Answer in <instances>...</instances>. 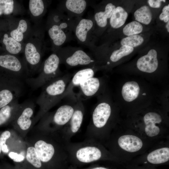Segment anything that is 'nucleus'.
I'll return each mask as SVG.
<instances>
[{
    "label": "nucleus",
    "instance_id": "1",
    "mask_svg": "<svg viewBox=\"0 0 169 169\" xmlns=\"http://www.w3.org/2000/svg\"><path fill=\"white\" fill-rule=\"evenodd\" d=\"M25 140L35 148L45 169H65L69 163L65 143L57 132L33 127Z\"/></svg>",
    "mask_w": 169,
    "mask_h": 169
},
{
    "label": "nucleus",
    "instance_id": "2",
    "mask_svg": "<svg viewBox=\"0 0 169 169\" xmlns=\"http://www.w3.org/2000/svg\"><path fill=\"white\" fill-rule=\"evenodd\" d=\"M97 101L91 112L90 121L86 129V139L97 141L109 125L113 116L114 103L106 91L97 96Z\"/></svg>",
    "mask_w": 169,
    "mask_h": 169
},
{
    "label": "nucleus",
    "instance_id": "3",
    "mask_svg": "<svg viewBox=\"0 0 169 169\" xmlns=\"http://www.w3.org/2000/svg\"><path fill=\"white\" fill-rule=\"evenodd\" d=\"M73 74L68 73L53 80L42 86L36 102L39 110L34 117V125L51 109L64 99L67 86Z\"/></svg>",
    "mask_w": 169,
    "mask_h": 169
},
{
    "label": "nucleus",
    "instance_id": "4",
    "mask_svg": "<svg viewBox=\"0 0 169 169\" xmlns=\"http://www.w3.org/2000/svg\"><path fill=\"white\" fill-rule=\"evenodd\" d=\"M75 19L57 9L49 13L46 28L51 40L53 52H56L72 39Z\"/></svg>",
    "mask_w": 169,
    "mask_h": 169
},
{
    "label": "nucleus",
    "instance_id": "5",
    "mask_svg": "<svg viewBox=\"0 0 169 169\" xmlns=\"http://www.w3.org/2000/svg\"><path fill=\"white\" fill-rule=\"evenodd\" d=\"M44 31L43 27L37 26L31 29L23 42V58L30 77L38 73L42 63L46 49Z\"/></svg>",
    "mask_w": 169,
    "mask_h": 169
},
{
    "label": "nucleus",
    "instance_id": "6",
    "mask_svg": "<svg viewBox=\"0 0 169 169\" xmlns=\"http://www.w3.org/2000/svg\"><path fill=\"white\" fill-rule=\"evenodd\" d=\"M68 162L74 166L98 161L103 158V150L97 141L86 139L79 142L66 143L65 144Z\"/></svg>",
    "mask_w": 169,
    "mask_h": 169
},
{
    "label": "nucleus",
    "instance_id": "7",
    "mask_svg": "<svg viewBox=\"0 0 169 169\" xmlns=\"http://www.w3.org/2000/svg\"><path fill=\"white\" fill-rule=\"evenodd\" d=\"M70 101L60 106L53 112H48L39 120L36 127L47 131L58 132L69 122L74 112L77 98L69 96Z\"/></svg>",
    "mask_w": 169,
    "mask_h": 169
},
{
    "label": "nucleus",
    "instance_id": "8",
    "mask_svg": "<svg viewBox=\"0 0 169 169\" xmlns=\"http://www.w3.org/2000/svg\"><path fill=\"white\" fill-rule=\"evenodd\" d=\"M60 64L58 55L53 52L42 63L38 75L35 77L28 78L24 82L33 90L41 88L63 75L60 69Z\"/></svg>",
    "mask_w": 169,
    "mask_h": 169
},
{
    "label": "nucleus",
    "instance_id": "9",
    "mask_svg": "<svg viewBox=\"0 0 169 169\" xmlns=\"http://www.w3.org/2000/svg\"><path fill=\"white\" fill-rule=\"evenodd\" d=\"M55 53L59 57L60 64H64L69 68L99 66L92 55L79 47H61Z\"/></svg>",
    "mask_w": 169,
    "mask_h": 169
},
{
    "label": "nucleus",
    "instance_id": "10",
    "mask_svg": "<svg viewBox=\"0 0 169 169\" xmlns=\"http://www.w3.org/2000/svg\"><path fill=\"white\" fill-rule=\"evenodd\" d=\"M35 107V104L32 100H27L24 101L21 103L11 122L13 130L24 140L34 126Z\"/></svg>",
    "mask_w": 169,
    "mask_h": 169
},
{
    "label": "nucleus",
    "instance_id": "11",
    "mask_svg": "<svg viewBox=\"0 0 169 169\" xmlns=\"http://www.w3.org/2000/svg\"><path fill=\"white\" fill-rule=\"evenodd\" d=\"M95 23L93 16L75 19L73 34L78 43L88 47L93 52L97 46L94 33Z\"/></svg>",
    "mask_w": 169,
    "mask_h": 169
},
{
    "label": "nucleus",
    "instance_id": "12",
    "mask_svg": "<svg viewBox=\"0 0 169 169\" xmlns=\"http://www.w3.org/2000/svg\"><path fill=\"white\" fill-rule=\"evenodd\" d=\"M143 84L135 79H129L123 82L118 93L119 100L131 104L142 102V99H148L150 94Z\"/></svg>",
    "mask_w": 169,
    "mask_h": 169
},
{
    "label": "nucleus",
    "instance_id": "13",
    "mask_svg": "<svg viewBox=\"0 0 169 169\" xmlns=\"http://www.w3.org/2000/svg\"><path fill=\"white\" fill-rule=\"evenodd\" d=\"M0 67L6 71L7 76L24 81L30 77L23 57L18 55L9 53L0 55Z\"/></svg>",
    "mask_w": 169,
    "mask_h": 169
},
{
    "label": "nucleus",
    "instance_id": "14",
    "mask_svg": "<svg viewBox=\"0 0 169 169\" xmlns=\"http://www.w3.org/2000/svg\"><path fill=\"white\" fill-rule=\"evenodd\" d=\"M116 6L113 1H103L94 6L93 16L95 23L94 33L97 39L106 29L110 19Z\"/></svg>",
    "mask_w": 169,
    "mask_h": 169
},
{
    "label": "nucleus",
    "instance_id": "15",
    "mask_svg": "<svg viewBox=\"0 0 169 169\" xmlns=\"http://www.w3.org/2000/svg\"><path fill=\"white\" fill-rule=\"evenodd\" d=\"M24 81L6 76L4 85L0 89V109L21 96L24 90Z\"/></svg>",
    "mask_w": 169,
    "mask_h": 169
},
{
    "label": "nucleus",
    "instance_id": "16",
    "mask_svg": "<svg viewBox=\"0 0 169 169\" xmlns=\"http://www.w3.org/2000/svg\"><path fill=\"white\" fill-rule=\"evenodd\" d=\"M76 97L75 108L70 120L67 124L58 131L65 143L70 142L71 138L78 132L83 120L84 107L82 101Z\"/></svg>",
    "mask_w": 169,
    "mask_h": 169
},
{
    "label": "nucleus",
    "instance_id": "17",
    "mask_svg": "<svg viewBox=\"0 0 169 169\" xmlns=\"http://www.w3.org/2000/svg\"><path fill=\"white\" fill-rule=\"evenodd\" d=\"M106 83L103 77L94 76L89 78L80 83L79 91L75 96L82 101L98 96L106 91Z\"/></svg>",
    "mask_w": 169,
    "mask_h": 169
},
{
    "label": "nucleus",
    "instance_id": "18",
    "mask_svg": "<svg viewBox=\"0 0 169 169\" xmlns=\"http://www.w3.org/2000/svg\"><path fill=\"white\" fill-rule=\"evenodd\" d=\"M89 3V1L85 0H63L57 9L71 18H78L82 17Z\"/></svg>",
    "mask_w": 169,
    "mask_h": 169
},
{
    "label": "nucleus",
    "instance_id": "19",
    "mask_svg": "<svg viewBox=\"0 0 169 169\" xmlns=\"http://www.w3.org/2000/svg\"><path fill=\"white\" fill-rule=\"evenodd\" d=\"M98 66L85 67L73 74L64 95V98L75 94L74 88L79 86L81 83L85 80L94 77L97 71L100 69Z\"/></svg>",
    "mask_w": 169,
    "mask_h": 169
},
{
    "label": "nucleus",
    "instance_id": "20",
    "mask_svg": "<svg viewBox=\"0 0 169 169\" xmlns=\"http://www.w3.org/2000/svg\"><path fill=\"white\" fill-rule=\"evenodd\" d=\"M159 61L157 51L150 50L147 54L140 57L136 61L137 69L146 74H153L158 69Z\"/></svg>",
    "mask_w": 169,
    "mask_h": 169
},
{
    "label": "nucleus",
    "instance_id": "21",
    "mask_svg": "<svg viewBox=\"0 0 169 169\" xmlns=\"http://www.w3.org/2000/svg\"><path fill=\"white\" fill-rule=\"evenodd\" d=\"M143 120L145 125V132L147 136L152 137L159 134L160 129L156 125L161 123L162 121L160 114L153 111L147 112L144 116Z\"/></svg>",
    "mask_w": 169,
    "mask_h": 169
},
{
    "label": "nucleus",
    "instance_id": "22",
    "mask_svg": "<svg viewBox=\"0 0 169 169\" xmlns=\"http://www.w3.org/2000/svg\"><path fill=\"white\" fill-rule=\"evenodd\" d=\"M128 17V13L123 7L116 6L110 19L106 29L107 33L104 37L109 34L113 30L122 26L125 23Z\"/></svg>",
    "mask_w": 169,
    "mask_h": 169
},
{
    "label": "nucleus",
    "instance_id": "23",
    "mask_svg": "<svg viewBox=\"0 0 169 169\" xmlns=\"http://www.w3.org/2000/svg\"><path fill=\"white\" fill-rule=\"evenodd\" d=\"M25 141V159L24 161L21 163L30 169H45L34 147L31 144Z\"/></svg>",
    "mask_w": 169,
    "mask_h": 169
},
{
    "label": "nucleus",
    "instance_id": "24",
    "mask_svg": "<svg viewBox=\"0 0 169 169\" xmlns=\"http://www.w3.org/2000/svg\"><path fill=\"white\" fill-rule=\"evenodd\" d=\"M118 143L121 148L129 152H134L140 150L143 146L141 140L133 135H127L120 137Z\"/></svg>",
    "mask_w": 169,
    "mask_h": 169
},
{
    "label": "nucleus",
    "instance_id": "25",
    "mask_svg": "<svg viewBox=\"0 0 169 169\" xmlns=\"http://www.w3.org/2000/svg\"><path fill=\"white\" fill-rule=\"evenodd\" d=\"M31 30L29 22L26 19H21L18 22L17 26L10 31L9 34L18 42L23 43Z\"/></svg>",
    "mask_w": 169,
    "mask_h": 169
},
{
    "label": "nucleus",
    "instance_id": "26",
    "mask_svg": "<svg viewBox=\"0 0 169 169\" xmlns=\"http://www.w3.org/2000/svg\"><path fill=\"white\" fill-rule=\"evenodd\" d=\"M21 105L17 99L0 109V126L8 122H11Z\"/></svg>",
    "mask_w": 169,
    "mask_h": 169
},
{
    "label": "nucleus",
    "instance_id": "27",
    "mask_svg": "<svg viewBox=\"0 0 169 169\" xmlns=\"http://www.w3.org/2000/svg\"><path fill=\"white\" fill-rule=\"evenodd\" d=\"M2 42L8 53L18 55L23 53L24 43L18 42L11 37L9 34L7 33L4 34Z\"/></svg>",
    "mask_w": 169,
    "mask_h": 169
},
{
    "label": "nucleus",
    "instance_id": "28",
    "mask_svg": "<svg viewBox=\"0 0 169 169\" xmlns=\"http://www.w3.org/2000/svg\"><path fill=\"white\" fill-rule=\"evenodd\" d=\"M147 158L149 162L153 164L166 162L169 159V148L165 147L156 149L149 153Z\"/></svg>",
    "mask_w": 169,
    "mask_h": 169
},
{
    "label": "nucleus",
    "instance_id": "29",
    "mask_svg": "<svg viewBox=\"0 0 169 169\" xmlns=\"http://www.w3.org/2000/svg\"><path fill=\"white\" fill-rule=\"evenodd\" d=\"M49 4L45 0H29V9L31 16L36 18L41 17L46 13Z\"/></svg>",
    "mask_w": 169,
    "mask_h": 169
},
{
    "label": "nucleus",
    "instance_id": "30",
    "mask_svg": "<svg viewBox=\"0 0 169 169\" xmlns=\"http://www.w3.org/2000/svg\"><path fill=\"white\" fill-rule=\"evenodd\" d=\"M134 17L135 21L145 25L149 24L152 19V13L149 6H141L134 12Z\"/></svg>",
    "mask_w": 169,
    "mask_h": 169
},
{
    "label": "nucleus",
    "instance_id": "31",
    "mask_svg": "<svg viewBox=\"0 0 169 169\" xmlns=\"http://www.w3.org/2000/svg\"><path fill=\"white\" fill-rule=\"evenodd\" d=\"M141 23L136 21H132L126 24L123 29V34L127 36L138 34L143 30Z\"/></svg>",
    "mask_w": 169,
    "mask_h": 169
},
{
    "label": "nucleus",
    "instance_id": "32",
    "mask_svg": "<svg viewBox=\"0 0 169 169\" xmlns=\"http://www.w3.org/2000/svg\"><path fill=\"white\" fill-rule=\"evenodd\" d=\"M144 41L142 36L139 35H134L127 36L123 38L120 42L121 46H127L133 48L141 45Z\"/></svg>",
    "mask_w": 169,
    "mask_h": 169
},
{
    "label": "nucleus",
    "instance_id": "33",
    "mask_svg": "<svg viewBox=\"0 0 169 169\" xmlns=\"http://www.w3.org/2000/svg\"><path fill=\"white\" fill-rule=\"evenodd\" d=\"M16 4L14 0H0V16L14 14L16 9Z\"/></svg>",
    "mask_w": 169,
    "mask_h": 169
},
{
    "label": "nucleus",
    "instance_id": "34",
    "mask_svg": "<svg viewBox=\"0 0 169 169\" xmlns=\"http://www.w3.org/2000/svg\"><path fill=\"white\" fill-rule=\"evenodd\" d=\"M12 132L8 130L3 132L0 135V145L2 151L5 154L8 153L9 150L6 144L8 139L10 137Z\"/></svg>",
    "mask_w": 169,
    "mask_h": 169
},
{
    "label": "nucleus",
    "instance_id": "35",
    "mask_svg": "<svg viewBox=\"0 0 169 169\" xmlns=\"http://www.w3.org/2000/svg\"><path fill=\"white\" fill-rule=\"evenodd\" d=\"M8 154V156L13 160L14 163H22L25 160V155L13 152H9Z\"/></svg>",
    "mask_w": 169,
    "mask_h": 169
},
{
    "label": "nucleus",
    "instance_id": "36",
    "mask_svg": "<svg viewBox=\"0 0 169 169\" xmlns=\"http://www.w3.org/2000/svg\"><path fill=\"white\" fill-rule=\"evenodd\" d=\"M165 0H148L147 3L149 6L152 8H158L161 5L162 2H165Z\"/></svg>",
    "mask_w": 169,
    "mask_h": 169
},
{
    "label": "nucleus",
    "instance_id": "37",
    "mask_svg": "<svg viewBox=\"0 0 169 169\" xmlns=\"http://www.w3.org/2000/svg\"><path fill=\"white\" fill-rule=\"evenodd\" d=\"M162 12L159 16V19L163 21L164 18L169 15V4L164 6L162 9Z\"/></svg>",
    "mask_w": 169,
    "mask_h": 169
},
{
    "label": "nucleus",
    "instance_id": "38",
    "mask_svg": "<svg viewBox=\"0 0 169 169\" xmlns=\"http://www.w3.org/2000/svg\"><path fill=\"white\" fill-rule=\"evenodd\" d=\"M15 165L11 166L10 169H30L22 163H14Z\"/></svg>",
    "mask_w": 169,
    "mask_h": 169
},
{
    "label": "nucleus",
    "instance_id": "39",
    "mask_svg": "<svg viewBox=\"0 0 169 169\" xmlns=\"http://www.w3.org/2000/svg\"><path fill=\"white\" fill-rule=\"evenodd\" d=\"M71 169H77V168H75L73 167H71ZM108 169L107 168L103 167H100V166H98V167H89V168H88L87 169Z\"/></svg>",
    "mask_w": 169,
    "mask_h": 169
},
{
    "label": "nucleus",
    "instance_id": "40",
    "mask_svg": "<svg viewBox=\"0 0 169 169\" xmlns=\"http://www.w3.org/2000/svg\"><path fill=\"white\" fill-rule=\"evenodd\" d=\"M163 21L165 23H166L169 21V15L166 16L164 18Z\"/></svg>",
    "mask_w": 169,
    "mask_h": 169
},
{
    "label": "nucleus",
    "instance_id": "41",
    "mask_svg": "<svg viewBox=\"0 0 169 169\" xmlns=\"http://www.w3.org/2000/svg\"><path fill=\"white\" fill-rule=\"evenodd\" d=\"M166 28V30L167 31V32L169 33V21L168 22L165 26Z\"/></svg>",
    "mask_w": 169,
    "mask_h": 169
},
{
    "label": "nucleus",
    "instance_id": "42",
    "mask_svg": "<svg viewBox=\"0 0 169 169\" xmlns=\"http://www.w3.org/2000/svg\"><path fill=\"white\" fill-rule=\"evenodd\" d=\"M2 152V150H1V147L0 145V154Z\"/></svg>",
    "mask_w": 169,
    "mask_h": 169
}]
</instances>
